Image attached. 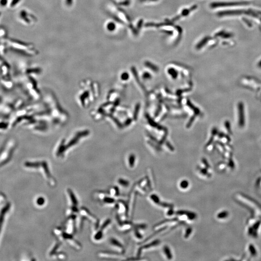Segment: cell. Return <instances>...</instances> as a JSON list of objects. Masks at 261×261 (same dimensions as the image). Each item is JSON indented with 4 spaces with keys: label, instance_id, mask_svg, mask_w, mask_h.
I'll return each mask as SVG.
<instances>
[{
    "label": "cell",
    "instance_id": "obj_5",
    "mask_svg": "<svg viewBox=\"0 0 261 261\" xmlns=\"http://www.w3.org/2000/svg\"><path fill=\"white\" fill-rule=\"evenodd\" d=\"M173 25V22H166L164 23H159V24H155V23H152V22H149L147 23L145 25L146 27H160L161 26H170Z\"/></svg>",
    "mask_w": 261,
    "mask_h": 261
},
{
    "label": "cell",
    "instance_id": "obj_18",
    "mask_svg": "<svg viewBox=\"0 0 261 261\" xmlns=\"http://www.w3.org/2000/svg\"><path fill=\"white\" fill-rule=\"evenodd\" d=\"M163 32H165L166 34H168L169 35H171V34H173V32H172V31H163Z\"/></svg>",
    "mask_w": 261,
    "mask_h": 261
},
{
    "label": "cell",
    "instance_id": "obj_17",
    "mask_svg": "<svg viewBox=\"0 0 261 261\" xmlns=\"http://www.w3.org/2000/svg\"><path fill=\"white\" fill-rule=\"evenodd\" d=\"M192 231V229H191V228H189V229H187L186 232V235H185V237H189Z\"/></svg>",
    "mask_w": 261,
    "mask_h": 261
},
{
    "label": "cell",
    "instance_id": "obj_1",
    "mask_svg": "<svg viewBox=\"0 0 261 261\" xmlns=\"http://www.w3.org/2000/svg\"><path fill=\"white\" fill-rule=\"evenodd\" d=\"M16 146L17 142L14 138H10L5 141L0 148V165L10 160Z\"/></svg>",
    "mask_w": 261,
    "mask_h": 261
},
{
    "label": "cell",
    "instance_id": "obj_15",
    "mask_svg": "<svg viewBox=\"0 0 261 261\" xmlns=\"http://www.w3.org/2000/svg\"><path fill=\"white\" fill-rule=\"evenodd\" d=\"M143 20H139L138 22V24H137V27H138V31H139L140 30L141 28H142V25H143Z\"/></svg>",
    "mask_w": 261,
    "mask_h": 261
},
{
    "label": "cell",
    "instance_id": "obj_6",
    "mask_svg": "<svg viewBox=\"0 0 261 261\" xmlns=\"http://www.w3.org/2000/svg\"><path fill=\"white\" fill-rule=\"evenodd\" d=\"M211 37L209 36L205 37V38H203V39L197 44V45L196 46V48L197 49H202L203 47L206 45V43H208L209 40H210Z\"/></svg>",
    "mask_w": 261,
    "mask_h": 261
},
{
    "label": "cell",
    "instance_id": "obj_2",
    "mask_svg": "<svg viewBox=\"0 0 261 261\" xmlns=\"http://www.w3.org/2000/svg\"><path fill=\"white\" fill-rule=\"evenodd\" d=\"M15 81L11 77L9 69L6 66L2 67L0 74V86L6 90L10 91L14 88Z\"/></svg>",
    "mask_w": 261,
    "mask_h": 261
},
{
    "label": "cell",
    "instance_id": "obj_16",
    "mask_svg": "<svg viewBox=\"0 0 261 261\" xmlns=\"http://www.w3.org/2000/svg\"><path fill=\"white\" fill-rule=\"evenodd\" d=\"M44 199L42 197H40L37 200V203L38 205H42L44 204Z\"/></svg>",
    "mask_w": 261,
    "mask_h": 261
},
{
    "label": "cell",
    "instance_id": "obj_11",
    "mask_svg": "<svg viewBox=\"0 0 261 261\" xmlns=\"http://www.w3.org/2000/svg\"><path fill=\"white\" fill-rule=\"evenodd\" d=\"M189 182L188 181H187V180H182V181L180 182V187L181 189H187V187L189 186Z\"/></svg>",
    "mask_w": 261,
    "mask_h": 261
},
{
    "label": "cell",
    "instance_id": "obj_7",
    "mask_svg": "<svg viewBox=\"0 0 261 261\" xmlns=\"http://www.w3.org/2000/svg\"><path fill=\"white\" fill-rule=\"evenodd\" d=\"M239 125L243 126L244 125V111H243V106L242 104H240L239 105Z\"/></svg>",
    "mask_w": 261,
    "mask_h": 261
},
{
    "label": "cell",
    "instance_id": "obj_14",
    "mask_svg": "<svg viewBox=\"0 0 261 261\" xmlns=\"http://www.w3.org/2000/svg\"><path fill=\"white\" fill-rule=\"evenodd\" d=\"M107 28L109 31H113L115 29V24L113 23H109Z\"/></svg>",
    "mask_w": 261,
    "mask_h": 261
},
{
    "label": "cell",
    "instance_id": "obj_20",
    "mask_svg": "<svg viewBox=\"0 0 261 261\" xmlns=\"http://www.w3.org/2000/svg\"><path fill=\"white\" fill-rule=\"evenodd\" d=\"M259 65V66H260V67H261V61L260 62Z\"/></svg>",
    "mask_w": 261,
    "mask_h": 261
},
{
    "label": "cell",
    "instance_id": "obj_9",
    "mask_svg": "<svg viewBox=\"0 0 261 261\" xmlns=\"http://www.w3.org/2000/svg\"><path fill=\"white\" fill-rule=\"evenodd\" d=\"M163 250L164 252H165V255H167V258L168 259H172V254H171V251L170 250L169 248L167 246H165L163 248Z\"/></svg>",
    "mask_w": 261,
    "mask_h": 261
},
{
    "label": "cell",
    "instance_id": "obj_12",
    "mask_svg": "<svg viewBox=\"0 0 261 261\" xmlns=\"http://www.w3.org/2000/svg\"><path fill=\"white\" fill-rule=\"evenodd\" d=\"M228 214L227 212L226 211H223V212H221L218 215V218L219 219L224 218L225 217H227Z\"/></svg>",
    "mask_w": 261,
    "mask_h": 261
},
{
    "label": "cell",
    "instance_id": "obj_4",
    "mask_svg": "<svg viewBox=\"0 0 261 261\" xmlns=\"http://www.w3.org/2000/svg\"><path fill=\"white\" fill-rule=\"evenodd\" d=\"M11 128V122L8 118L0 119V134L6 132Z\"/></svg>",
    "mask_w": 261,
    "mask_h": 261
},
{
    "label": "cell",
    "instance_id": "obj_13",
    "mask_svg": "<svg viewBox=\"0 0 261 261\" xmlns=\"http://www.w3.org/2000/svg\"><path fill=\"white\" fill-rule=\"evenodd\" d=\"M119 183H120L121 185L124 186H127L129 185L128 181L123 179H121L119 180Z\"/></svg>",
    "mask_w": 261,
    "mask_h": 261
},
{
    "label": "cell",
    "instance_id": "obj_8",
    "mask_svg": "<svg viewBox=\"0 0 261 261\" xmlns=\"http://www.w3.org/2000/svg\"><path fill=\"white\" fill-rule=\"evenodd\" d=\"M197 8V5H194V6H192V7L190 8L189 9H183V10L182 11L181 13V15H180V17H186V16H187L189 15L190 13L192 12V11H194V10H196V8Z\"/></svg>",
    "mask_w": 261,
    "mask_h": 261
},
{
    "label": "cell",
    "instance_id": "obj_10",
    "mask_svg": "<svg viewBox=\"0 0 261 261\" xmlns=\"http://www.w3.org/2000/svg\"><path fill=\"white\" fill-rule=\"evenodd\" d=\"M9 99V98H7L5 96H3V95L0 94V107L5 104Z\"/></svg>",
    "mask_w": 261,
    "mask_h": 261
},
{
    "label": "cell",
    "instance_id": "obj_19",
    "mask_svg": "<svg viewBox=\"0 0 261 261\" xmlns=\"http://www.w3.org/2000/svg\"><path fill=\"white\" fill-rule=\"evenodd\" d=\"M157 1L158 0H140V2H144V1Z\"/></svg>",
    "mask_w": 261,
    "mask_h": 261
},
{
    "label": "cell",
    "instance_id": "obj_3",
    "mask_svg": "<svg viewBox=\"0 0 261 261\" xmlns=\"http://www.w3.org/2000/svg\"><path fill=\"white\" fill-rule=\"evenodd\" d=\"M247 2H230V3H211L210 7L212 8H215L221 7H226V6H235V5H240L248 4Z\"/></svg>",
    "mask_w": 261,
    "mask_h": 261
}]
</instances>
